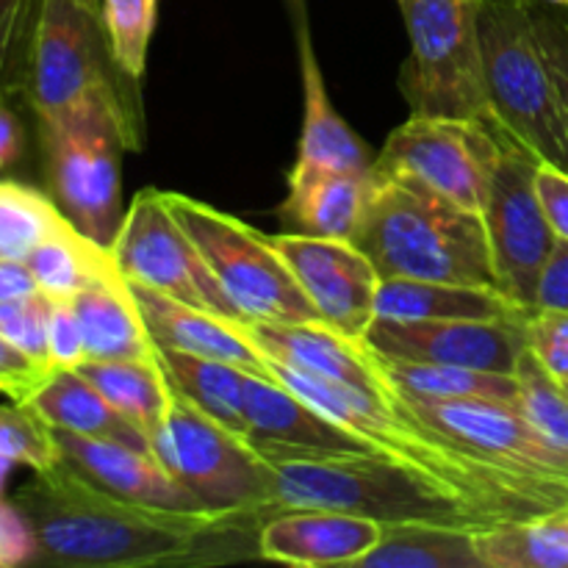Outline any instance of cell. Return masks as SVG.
<instances>
[{"label": "cell", "instance_id": "39", "mask_svg": "<svg viewBox=\"0 0 568 568\" xmlns=\"http://www.w3.org/2000/svg\"><path fill=\"white\" fill-rule=\"evenodd\" d=\"M530 14L532 22H536L538 42H541L547 64L549 70H552L568 128V6H552L541 3V0H530Z\"/></svg>", "mask_w": 568, "mask_h": 568}, {"label": "cell", "instance_id": "3", "mask_svg": "<svg viewBox=\"0 0 568 568\" xmlns=\"http://www.w3.org/2000/svg\"><path fill=\"white\" fill-rule=\"evenodd\" d=\"M48 192L61 214L109 247L122 225V153L139 150V120L122 87H98L39 116Z\"/></svg>", "mask_w": 568, "mask_h": 568}, {"label": "cell", "instance_id": "15", "mask_svg": "<svg viewBox=\"0 0 568 568\" xmlns=\"http://www.w3.org/2000/svg\"><path fill=\"white\" fill-rule=\"evenodd\" d=\"M394 394L422 422L447 433L455 442L477 449L486 458L497 460L508 469L525 471V475L568 483V458L521 416L519 405L475 397H414V394H403L397 388Z\"/></svg>", "mask_w": 568, "mask_h": 568}, {"label": "cell", "instance_id": "9", "mask_svg": "<svg viewBox=\"0 0 568 568\" xmlns=\"http://www.w3.org/2000/svg\"><path fill=\"white\" fill-rule=\"evenodd\" d=\"M153 455L200 508L216 514L275 516L270 464L233 433L172 392L170 414L153 438Z\"/></svg>", "mask_w": 568, "mask_h": 568}, {"label": "cell", "instance_id": "25", "mask_svg": "<svg viewBox=\"0 0 568 568\" xmlns=\"http://www.w3.org/2000/svg\"><path fill=\"white\" fill-rule=\"evenodd\" d=\"M497 286H464L442 281H405L392 277L377 292V316L394 322L442 320H508L530 316Z\"/></svg>", "mask_w": 568, "mask_h": 568}, {"label": "cell", "instance_id": "2", "mask_svg": "<svg viewBox=\"0 0 568 568\" xmlns=\"http://www.w3.org/2000/svg\"><path fill=\"white\" fill-rule=\"evenodd\" d=\"M270 369L272 377L288 392L303 397L311 408L347 433L364 438L375 453L425 471L466 499L483 519L486 530L505 521L536 519L568 508V483L508 469L477 449L455 442L447 433L410 414L392 386H386L383 394H369L272 361Z\"/></svg>", "mask_w": 568, "mask_h": 568}, {"label": "cell", "instance_id": "8", "mask_svg": "<svg viewBox=\"0 0 568 568\" xmlns=\"http://www.w3.org/2000/svg\"><path fill=\"white\" fill-rule=\"evenodd\" d=\"M164 197L244 322L325 325L272 236L186 194L164 192Z\"/></svg>", "mask_w": 568, "mask_h": 568}, {"label": "cell", "instance_id": "27", "mask_svg": "<svg viewBox=\"0 0 568 568\" xmlns=\"http://www.w3.org/2000/svg\"><path fill=\"white\" fill-rule=\"evenodd\" d=\"M358 568H486L477 552V530L430 521L383 527V538Z\"/></svg>", "mask_w": 568, "mask_h": 568}, {"label": "cell", "instance_id": "47", "mask_svg": "<svg viewBox=\"0 0 568 568\" xmlns=\"http://www.w3.org/2000/svg\"><path fill=\"white\" fill-rule=\"evenodd\" d=\"M31 292H37V283L26 261H0V303Z\"/></svg>", "mask_w": 568, "mask_h": 568}, {"label": "cell", "instance_id": "32", "mask_svg": "<svg viewBox=\"0 0 568 568\" xmlns=\"http://www.w3.org/2000/svg\"><path fill=\"white\" fill-rule=\"evenodd\" d=\"M566 510L536 519L505 521L477 530V552L486 568H568Z\"/></svg>", "mask_w": 568, "mask_h": 568}, {"label": "cell", "instance_id": "41", "mask_svg": "<svg viewBox=\"0 0 568 568\" xmlns=\"http://www.w3.org/2000/svg\"><path fill=\"white\" fill-rule=\"evenodd\" d=\"M48 358L53 369H78L87 361L83 333L70 300H53V305H50Z\"/></svg>", "mask_w": 568, "mask_h": 568}, {"label": "cell", "instance_id": "22", "mask_svg": "<svg viewBox=\"0 0 568 568\" xmlns=\"http://www.w3.org/2000/svg\"><path fill=\"white\" fill-rule=\"evenodd\" d=\"M300 70H303V131L297 142L294 170H327L349 172V175H372L375 155L369 144L344 122L333 109L325 89L320 61L305 20L300 17Z\"/></svg>", "mask_w": 568, "mask_h": 568}, {"label": "cell", "instance_id": "5", "mask_svg": "<svg viewBox=\"0 0 568 568\" xmlns=\"http://www.w3.org/2000/svg\"><path fill=\"white\" fill-rule=\"evenodd\" d=\"M272 471L275 514L294 508L338 510L381 525L430 521L486 530L466 499L425 471H416L381 453L314 455L266 460Z\"/></svg>", "mask_w": 568, "mask_h": 568}, {"label": "cell", "instance_id": "50", "mask_svg": "<svg viewBox=\"0 0 568 568\" xmlns=\"http://www.w3.org/2000/svg\"><path fill=\"white\" fill-rule=\"evenodd\" d=\"M564 388H566V394H568V383H564Z\"/></svg>", "mask_w": 568, "mask_h": 568}, {"label": "cell", "instance_id": "38", "mask_svg": "<svg viewBox=\"0 0 568 568\" xmlns=\"http://www.w3.org/2000/svg\"><path fill=\"white\" fill-rule=\"evenodd\" d=\"M53 300L44 292L22 294V297L0 303V333L14 344L17 349L39 364L50 366L48 358V322ZM53 369V366H50Z\"/></svg>", "mask_w": 568, "mask_h": 568}, {"label": "cell", "instance_id": "42", "mask_svg": "<svg viewBox=\"0 0 568 568\" xmlns=\"http://www.w3.org/2000/svg\"><path fill=\"white\" fill-rule=\"evenodd\" d=\"M53 372L50 366L28 358L0 333V394H6L11 403H28Z\"/></svg>", "mask_w": 568, "mask_h": 568}, {"label": "cell", "instance_id": "49", "mask_svg": "<svg viewBox=\"0 0 568 568\" xmlns=\"http://www.w3.org/2000/svg\"><path fill=\"white\" fill-rule=\"evenodd\" d=\"M541 3H552V6H568V0H541Z\"/></svg>", "mask_w": 568, "mask_h": 568}, {"label": "cell", "instance_id": "36", "mask_svg": "<svg viewBox=\"0 0 568 568\" xmlns=\"http://www.w3.org/2000/svg\"><path fill=\"white\" fill-rule=\"evenodd\" d=\"M0 455L33 471H48L61 464L53 427L22 403L0 405Z\"/></svg>", "mask_w": 568, "mask_h": 568}, {"label": "cell", "instance_id": "11", "mask_svg": "<svg viewBox=\"0 0 568 568\" xmlns=\"http://www.w3.org/2000/svg\"><path fill=\"white\" fill-rule=\"evenodd\" d=\"M109 250L125 281L244 322L159 189H142L133 197Z\"/></svg>", "mask_w": 568, "mask_h": 568}, {"label": "cell", "instance_id": "35", "mask_svg": "<svg viewBox=\"0 0 568 568\" xmlns=\"http://www.w3.org/2000/svg\"><path fill=\"white\" fill-rule=\"evenodd\" d=\"M100 14L116 67L139 83L148 70V50L159 26V0H100Z\"/></svg>", "mask_w": 568, "mask_h": 568}, {"label": "cell", "instance_id": "29", "mask_svg": "<svg viewBox=\"0 0 568 568\" xmlns=\"http://www.w3.org/2000/svg\"><path fill=\"white\" fill-rule=\"evenodd\" d=\"M159 364L178 397L244 436L242 397L247 369H239L225 361L175 353V349H159Z\"/></svg>", "mask_w": 568, "mask_h": 568}, {"label": "cell", "instance_id": "51", "mask_svg": "<svg viewBox=\"0 0 568 568\" xmlns=\"http://www.w3.org/2000/svg\"><path fill=\"white\" fill-rule=\"evenodd\" d=\"M566 516H568V510H566Z\"/></svg>", "mask_w": 568, "mask_h": 568}, {"label": "cell", "instance_id": "1", "mask_svg": "<svg viewBox=\"0 0 568 568\" xmlns=\"http://www.w3.org/2000/svg\"><path fill=\"white\" fill-rule=\"evenodd\" d=\"M11 503L37 536V566L153 568L253 560L264 516L170 510L120 499L61 460Z\"/></svg>", "mask_w": 568, "mask_h": 568}, {"label": "cell", "instance_id": "6", "mask_svg": "<svg viewBox=\"0 0 568 568\" xmlns=\"http://www.w3.org/2000/svg\"><path fill=\"white\" fill-rule=\"evenodd\" d=\"M477 28L488 98L505 136L568 172L564 105L538 42L530 0H480Z\"/></svg>", "mask_w": 568, "mask_h": 568}, {"label": "cell", "instance_id": "14", "mask_svg": "<svg viewBox=\"0 0 568 568\" xmlns=\"http://www.w3.org/2000/svg\"><path fill=\"white\" fill-rule=\"evenodd\" d=\"M277 253L286 258L305 297L320 311L322 322L344 338L364 342L377 316L381 272L355 242L320 239L305 233L272 236Z\"/></svg>", "mask_w": 568, "mask_h": 568}, {"label": "cell", "instance_id": "17", "mask_svg": "<svg viewBox=\"0 0 568 568\" xmlns=\"http://www.w3.org/2000/svg\"><path fill=\"white\" fill-rule=\"evenodd\" d=\"M242 414L244 438L264 460L375 453L364 438L322 416L275 377L247 372Z\"/></svg>", "mask_w": 568, "mask_h": 568}, {"label": "cell", "instance_id": "46", "mask_svg": "<svg viewBox=\"0 0 568 568\" xmlns=\"http://www.w3.org/2000/svg\"><path fill=\"white\" fill-rule=\"evenodd\" d=\"M26 155V125L11 105V92L0 87V175L14 170Z\"/></svg>", "mask_w": 568, "mask_h": 568}, {"label": "cell", "instance_id": "40", "mask_svg": "<svg viewBox=\"0 0 568 568\" xmlns=\"http://www.w3.org/2000/svg\"><path fill=\"white\" fill-rule=\"evenodd\" d=\"M527 342L536 358L568 383V314L564 311H536L527 322Z\"/></svg>", "mask_w": 568, "mask_h": 568}, {"label": "cell", "instance_id": "7", "mask_svg": "<svg viewBox=\"0 0 568 568\" xmlns=\"http://www.w3.org/2000/svg\"><path fill=\"white\" fill-rule=\"evenodd\" d=\"M410 53L397 87L410 116H453L505 136L494 114L483 67L477 11L480 0H397ZM510 139V136H508Z\"/></svg>", "mask_w": 568, "mask_h": 568}, {"label": "cell", "instance_id": "24", "mask_svg": "<svg viewBox=\"0 0 568 568\" xmlns=\"http://www.w3.org/2000/svg\"><path fill=\"white\" fill-rule=\"evenodd\" d=\"M70 303L81 325L87 361H153L159 355L120 270L89 283Z\"/></svg>", "mask_w": 568, "mask_h": 568}, {"label": "cell", "instance_id": "37", "mask_svg": "<svg viewBox=\"0 0 568 568\" xmlns=\"http://www.w3.org/2000/svg\"><path fill=\"white\" fill-rule=\"evenodd\" d=\"M39 0H0V87L26 94Z\"/></svg>", "mask_w": 568, "mask_h": 568}, {"label": "cell", "instance_id": "12", "mask_svg": "<svg viewBox=\"0 0 568 568\" xmlns=\"http://www.w3.org/2000/svg\"><path fill=\"white\" fill-rule=\"evenodd\" d=\"M136 83L116 67L105 37L100 0H39L28 59L26 100L50 116L98 87Z\"/></svg>", "mask_w": 568, "mask_h": 568}, {"label": "cell", "instance_id": "21", "mask_svg": "<svg viewBox=\"0 0 568 568\" xmlns=\"http://www.w3.org/2000/svg\"><path fill=\"white\" fill-rule=\"evenodd\" d=\"M253 342L272 364L342 383L369 394H383L388 383L377 372L364 342L344 338L327 325H253L244 322Z\"/></svg>", "mask_w": 568, "mask_h": 568}, {"label": "cell", "instance_id": "45", "mask_svg": "<svg viewBox=\"0 0 568 568\" xmlns=\"http://www.w3.org/2000/svg\"><path fill=\"white\" fill-rule=\"evenodd\" d=\"M536 311H564L568 314V242L555 244L541 272L536 294Z\"/></svg>", "mask_w": 568, "mask_h": 568}, {"label": "cell", "instance_id": "31", "mask_svg": "<svg viewBox=\"0 0 568 568\" xmlns=\"http://www.w3.org/2000/svg\"><path fill=\"white\" fill-rule=\"evenodd\" d=\"M377 372L388 386L403 394L433 399H499V403H519V383L516 375L499 372L464 369L447 364H419V361H394L372 349Z\"/></svg>", "mask_w": 568, "mask_h": 568}, {"label": "cell", "instance_id": "19", "mask_svg": "<svg viewBox=\"0 0 568 568\" xmlns=\"http://www.w3.org/2000/svg\"><path fill=\"white\" fill-rule=\"evenodd\" d=\"M133 300L139 305L144 327L159 349L200 355V358L225 361L239 369L272 377L270 358L258 349L244 322L227 316L209 314L203 308L164 297V294L128 281Z\"/></svg>", "mask_w": 568, "mask_h": 568}, {"label": "cell", "instance_id": "44", "mask_svg": "<svg viewBox=\"0 0 568 568\" xmlns=\"http://www.w3.org/2000/svg\"><path fill=\"white\" fill-rule=\"evenodd\" d=\"M536 192L541 200V209L552 225L555 236L568 242V172L555 164L538 161L536 166Z\"/></svg>", "mask_w": 568, "mask_h": 568}, {"label": "cell", "instance_id": "10", "mask_svg": "<svg viewBox=\"0 0 568 568\" xmlns=\"http://www.w3.org/2000/svg\"><path fill=\"white\" fill-rule=\"evenodd\" d=\"M505 139L471 120L410 116L388 133L372 175L410 183L483 216Z\"/></svg>", "mask_w": 568, "mask_h": 568}, {"label": "cell", "instance_id": "20", "mask_svg": "<svg viewBox=\"0 0 568 568\" xmlns=\"http://www.w3.org/2000/svg\"><path fill=\"white\" fill-rule=\"evenodd\" d=\"M59 442L61 460L92 486L131 503L155 505L170 510H205L197 499L155 460V455L133 449L111 438L78 436V433L53 430Z\"/></svg>", "mask_w": 568, "mask_h": 568}, {"label": "cell", "instance_id": "30", "mask_svg": "<svg viewBox=\"0 0 568 568\" xmlns=\"http://www.w3.org/2000/svg\"><path fill=\"white\" fill-rule=\"evenodd\" d=\"M39 292L53 300H72L89 283L116 272L111 250L83 236L72 222L50 233L26 258Z\"/></svg>", "mask_w": 568, "mask_h": 568}, {"label": "cell", "instance_id": "34", "mask_svg": "<svg viewBox=\"0 0 568 568\" xmlns=\"http://www.w3.org/2000/svg\"><path fill=\"white\" fill-rule=\"evenodd\" d=\"M516 383H519V410L558 453L568 458V394L564 383L536 358L527 344L516 364Z\"/></svg>", "mask_w": 568, "mask_h": 568}, {"label": "cell", "instance_id": "43", "mask_svg": "<svg viewBox=\"0 0 568 568\" xmlns=\"http://www.w3.org/2000/svg\"><path fill=\"white\" fill-rule=\"evenodd\" d=\"M37 564V536L14 503L0 499V568Z\"/></svg>", "mask_w": 568, "mask_h": 568}, {"label": "cell", "instance_id": "28", "mask_svg": "<svg viewBox=\"0 0 568 568\" xmlns=\"http://www.w3.org/2000/svg\"><path fill=\"white\" fill-rule=\"evenodd\" d=\"M78 372L128 422H133L153 447L155 433L161 430L172 405V388L159 355L153 361H83Z\"/></svg>", "mask_w": 568, "mask_h": 568}, {"label": "cell", "instance_id": "4", "mask_svg": "<svg viewBox=\"0 0 568 568\" xmlns=\"http://www.w3.org/2000/svg\"><path fill=\"white\" fill-rule=\"evenodd\" d=\"M355 244L383 281L497 286L486 222L438 194L372 175V200Z\"/></svg>", "mask_w": 568, "mask_h": 568}, {"label": "cell", "instance_id": "48", "mask_svg": "<svg viewBox=\"0 0 568 568\" xmlns=\"http://www.w3.org/2000/svg\"><path fill=\"white\" fill-rule=\"evenodd\" d=\"M17 464H11L9 458H3V455H0V499H3V488H6V483H9V477H11V469H14Z\"/></svg>", "mask_w": 568, "mask_h": 568}, {"label": "cell", "instance_id": "18", "mask_svg": "<svg viewBox=\"0 0 568 568\" xmlns=\"http://www.w3.org/2000/svg\"><path fill=\"white\" fill-rule=\"evenodd\" d=\"M383 527L338 510H281L261 525L258 555L286 566H358L381 544Z\"/></svg>", "mask_w": 568, "mask_h": 568}, {"label": "cell", "instance_id": "26", "mask_svg": "<svg viewBox=\"0 0 568 568\" xmlns=\"http://www.w3.org/2000/svg\"><path fill=\"white\" fill-rule=\"evenodd\" d=\"M22 405H28L53 430L111 438L153 455L148 436L133 422H128L78 369H55Z\"/></svg>", "mask_w": 568, "mask_h": 568}, {"label": "cell", "instance_id": "33", "mask_svg": "<svg viewBox=\"0 0 568 568\" xmlns=\"http://www.w3.org/2000/svg\"><path fill=\"white\" fill-rule=\"evenodd\" d=\"M67 222L50 194L0 178V261H26Z\"/></svg>", "mask_w": 568, "mask_h": 568}, {"label": "cell", "instance_id": "16", "mask_svg": "<svg viewBox=\"0 0 568 568\" xmlns=\"http://www.w3.org/2000/svg\"><path fill=\"white\" fill-rule=\"evenodd\" d=\"M530 316L442 322H394L375 316L364 344L377 355L394 361L447 364L514 375L519 355L530 344L527 342Z\"/></svg>", "mask_w": 568, "mask_h": 568}, {"label": "cell", "instance_id": "23", "mask_svg": "<svg viewBox=\"0 0 568 568\" xmlns=\"http://www.w3.org/2000/svg\"><path fill=\"white\" fill-rule=\"evenodd\" d=\"M372 200V175L327 170L288 172V194L281 220L294 233L355 242Z\"/></svg>", "mask_w": 568, "mask_h": 568}, {"label": "cell", "instance_id": "13", "mask_svg": "<svg viewBox=\"0 0 568 568\" xmlns=\"http://www.w3.org/2000/svg\"><path fill=\"white\" fill-rule=\"evenodd\" d=\"M536 166V155L514 139H505L483 209L497 288L532 314L538 281L558 244L538 200Z\"/></svg>", "mask_w": 568, "mask_h": 568}]
</instances>
